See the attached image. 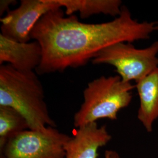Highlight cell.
I'll use <instances>...</instances> for the list:
<instances>
[{"label":"cell","instance_id":"obj_2","mask_svg":"<svg viewBox=\"0 0 158 158\" xmlns=\"http://www.w3.org/2000/svg\"><path fill=\"white\" fill-rule=\"evenodd\" d=\"M0 106L17 110L27 121L29 130L56 127L49 113L42 85L34 71H21L10 64L1 65Z\"/></svg>","mask_w":158,"mask_h":158},{"label":"cell","instance_id":"obj_1","mask_svg":"<svg viewBox=\"0 0 158 158\" xmlns=\"http://www.w3.org/2000/svg\"><path fill=\"white\" fill-rule=\"evenodd\" d=\"M157 31L158 21L139 22L124 6L118 17L100 23H81L76 15L65 17L61 8L55 9L42 17L31 32L42 50L36 70L42 74L81 67L109 46L148 40Z\"/></svg>","mask_w":158,"mask_h":158},{"label":"cell","instance_id":"obj_13","mask_svg":"<svg viewBox=\"0 0 158 158\" xmlns=\"http://www.w3.org/2000/svg\"><path fill=\"white\" fill-rule=\"evenodd\" d=\"M104 158H120L118 153L114 150H107L104 153Z\"/></svg>","mask_w":158,"mask_h":158},{"label":"cell","instance_id":"obj_4","mask_svg":"<svg viewBox=\"0 0 158 158\" xmlns=\"http://www.w3.org/2000/svg\"><path fill=\"white\" fill-rule=\"evenodd\" d=\"M158 40L145 48L138 49L128 42H118L100 51L91 60L94 64L115 68L121 79L136 83L158 67Z\"/></svg>","mask_w":158,"mask_h":158},{"label":"cell","instance_id":"obj_5","mask_svg":"<svg viewBox=\"0 0 158 158\" xmlns=\"http://www.w3.org/2000/svg\"><path fill=\"white\" fill-rule=\"evenodd\" d=\"M70 136L56 127L27 130L10 138L0 150L1 158H65Z\"/></svg>","mask_w":158,"mask_h":158},{"label":"cell","instance_id":"obj_12","mask_svg":"<svg viewBox=\"0 0 158 158\" xmlns=\"http://www.w3.org/2000/svg\"><path fill=\"white\" fill-rule=\"evenodd\" d=\"M17 1L14 0H1L0 1V16L6 12L7 13L10 11L9 7L11 5L16 4Z\"/></svg>","mask_w":158,"mask_h":158},{"label":"cell","instance_id":"obj_7","mask_svg":"<svg viewBox=\"0 0 158 158\" xmlns=\"http://www.w3.org/2000/svg\"><path fill=\"white\" fill-rule=\"evenodd\" d=\"M107 126L93 123L77 128L65 146V158H97L100 148L111 139Z\"/></svg>","mask_w":158,"mask_h":158},{"label":"cell","instance_id":"obj_9","mask_svg":"<svg viewBox=\"0 0 158 158\" xmlns=\"http://www.w3.org/2000/svg\"><path fill=\"white\" fill-rule=\"evenodd\" d=\"M135 85L139 99L137 117L147 132H151L158 118V67Z\"/></svg>","mask_w":158,"mask_h":158},{"label":"cell","instance_id":"obj_11","mask_svg":"<svg viewBox=\"0 0 158 158\" xmlns=\"http://www.w3.org/2000/svg\"><path fill=\"white\" fill-rule=\"evenodd\" d=\"M27 130L28 123L20 113L10 107L0 106V150L10 138Z\"/></svg>","mask_w":158,"mask_h":158},{"label":"cell","instance_id":"obj_3","mask_svg":"<svg viewBox=\"0 0 158 158\" xmlns=\"http://www.w3.org/2000/svg\"><path fill=\"white\" fill-rule=\"evenodd\" d=\"M135 87L118 75L91 81L83 91L84 102L74 115V127L79 128L100 119L117 120L119 111L130 105Z\"/></svg>","mask_w":158,"mask_h":158},{"label":"cell","instance_id":"obj_10","mask_svg":"<svg viewBox=\"0 0 158 158\" xmlns=\"http://www.w3.org/2000/svg\"><path fill=\"white\" fill-rule=\"evenodd\" d=\"M62 7L65 8L68 16L79 12L83 18H87L95 14H103L117 17L122 11L120 0H57Z\"/></svg>","mask_w":158,"mask_h":158},{"label":"cell","instance_id":"obj_6","mask_svg":"<svg viewBox=\"0 0 158 158\" xmlns=\"http://www.w3.org/2000/svg\"><path fill=\"white\" fill-rule=\"evenodd\" d=\"M61 8L57 0H22L17 8L1 18V34L17 42H29L31 32L40 18Z\"/></svg>","mask_w":158,"mask_h":158},{"label":"cell","instance_id":"obj_8","mask_svg":"<svg viewBox=\"0 0 158 158\" xmlns=\"http://www.w3.org/2000/svg\"><path fill=\"white\" fill-rule=\"evenodd\" d=\"M42 50L38 42H17L0 34V64H10L21 71H34L40 66Z\"/></svg>","mask_w":158,"mask_h":158}]
</instances>
